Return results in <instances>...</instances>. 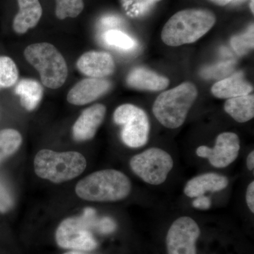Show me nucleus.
<instances>
[{
	"mask_svg": "<svg viewBox=\"0 0 254 254\" xmlns=\"http://www.w3.org/2000/svg\"><path fill=\"white\" fill-rule=\"evenodd\" d=\"M131 183L126 175L116 170H103L91 174L78 182L76 193L89 201H118L127 198Z\"/></svg>",
	"mask_w": 254,
	"mask_h": 254,
	"instance_id": "obj_2",
	"label": "nucleus"
},
{
	"mask_svg": "<svg viewBox=\"0 0 254 254\" xmlns=\"http://www.w3.org/2000/svg\"><path fill=\"white\" fill-rule=\"evenodd\" d=\"M247 168H248L249 170H254V151L252 150V152L249 154L248 157H247Z\"/></svg>",
	"mask_w": 254,
	"mask_h": 254,
	"instance_id": "obj_29",
	"label": "nucleus"
},
{
	"mask_svg": "<svg viewBox=\"0 0 254 254\" xmlns=\"http://www.w3.org/2000/svg\"><path fill=\"white\" fill-rule=\"evenodd\" d=\"M114 122L123 127L121 138L130 148L143 146L148 141L150 123L144 110L131 104L120 105L113 115Z\"/></svg>",
	"mask_w": 254,
	"mask_h": 254,
	"instance_id": "obj_6",
	"label": "nucleus"
},
{
	"mask_svg": "<svg viewBox=\"0 0 254 254\" xmlns=\"http://www.w3.org/2000/svg\"><path fill=\"white\" fill-rule=\"evenodd\" d=\"M111 86V81L105 78H85L68 92V102L75 105L88 104L108 93Z\"/></svg>",
	"mask_w": 254,
	"mask_h": 254,
	"instance_id": "obj_11",
	"label": "nucleus"
},
{
	"mask_svg": "<svg viewBox=\"0 0 254 254\" xmlns=\"http://www.w3.org/2000/svg\"><path fill=\"white\" fill-rule=\"evenodd\" d=\"M19 11L15 16L13 28L18 34L37 26L43 15L39 0H17Z\"/></svg>",
	"mask_w": 254,
	"mask_h": 254,
	"instance_id": "obj_16",
	"label": "nucleus"
},
{
	"mask_svg": "<svg viewBox=\"0 0 254 254\" xmlns=\"http://www.w3.org/2000/svg\"><path fill=\"white\" fill-rule=\"evenodd\" d=\"M76 66L83 74L95 78L109 76L115 70L113 57L105 52H87L80 57Z\"/></svg>",
	"mask_w": 254,
	"mask_h": 254,
	"instance_id": "obj_12",
	"label": "nucleus"
},
{
	"mask_svg": "<svg viewBox=\"0 0 254 254\" xmlns=\"http://www.w3.org/2000/svg\"><path fill=\"white\" fill-rule=\"evenodd\" d=\"M89 219L82 215L65 219L60 223L55 235L57 244L61 248L90 252L98 246L91 231Z\"/></svg>",
	"mask_w": 254,
	"mask_h": 254,
	"instance_id": "obj_8",
	"label": "nucleus"
},
{
	"mask_svg": "<svg viewBox=\"0 0 254 254\" xmlns=\"http://www.w3.org/2000/svg\"><path fill=\"white\" fill-rule=\"evenodd\" d=\"M128 86L142 91H160L169 86L168 78L145 67H136L132 69L127 77Z\"/></svg>",
	"mask_w": 254,
	"mask_h": 254,
	"instance_id": "obj_15",
	"label": "nucleus"
},
{
	"mask_svg": "<svg viewBox=\"0 0 254 254\" xmlns=\"http://www.w3.org/2000/svg\"><path fill=\"white\" fill-rule=\"evenodd\" d=\"M254 0H251L250 2V9L251 11H252V14H254Z\"/></svg>",
	"mask_w": 254,
	"mask_h": 254,
	"instance_id": "obj_32",
	"label": "nucleus"
},
{
	"mask_svg": "<svg viewBox=\"0 0 254 254\" xmlns=\"http://www.w3.org/2000/svg\"><path fill=\"white\" fill-rule=\"evenodd\" d=\"M197 95L194 84L190 82L182 83L159 95L153 104V115L166 128H179L185 123Z\"/></svg>",
	"mask_w": 254,
	"mask_h": 254,
	"instance_id": "obj_3",
	"label": "nucleus"
},
{
	"mask_svg": "<svg viewBox=\"0 0 254 254\" xmlns=\"http://www.w3.org/2000/svg\"><path fill=\"white\" fill-rule=\"evenodd\" d=\"M84 8L83 0H56L55 14L60 20L76 18Z\"/></svg>",
	"mask_w": 254,
	"mask_h": 254,
	"instance_id": "obj_23",
	"label": "nucleus"
},
{
	"mask_svg": "<svg viewBox=\"0 0 254 254\" xmlns=\"http://www.w3.org/2000/svg\"><path fill=\"white\" fill-rule=\"evenodd\" d=\"M95 229L101 234H109L115 231L116 224L113 219L105 217L98 220Z\"/></svg>",
	"mask_w": 254,
	"mask_h": 254,
	"instance_id": "obj_26",
	"label": "nucleus"
},
{
	"mask_svg": "<svg viewBox=\"0 0 254 254\" xmlns=\"http://www.w3.org/2000/svg\"><path fill=\"white\" fill-rule=\"evenodd\" d=\"M24 56L39 72L44 86L57 89L66 81L67 64L59 50L53 45L48 43L30 45L24 50Z\"/></svg>",
	"mask_w": 254,
	"mask_h": 254,
	"instance_id": "obj_5",
	"label": "nucleus"
},
{
	"mask_svg": "<svg viewBox=\"0 0 254 254\" xmlns=\"http://www.w3.org/2000/svg\"><path fill=\"white\" fill-rule=\"evenodd\" d=\"M173 166L171 155L158 148H149L132 157L130 160V167L133 173L151 185L164 183Z\"/></svg>",
	"mask_w": 254,
	"mask_h": 254,
	"instance_id": "obj_7",
	"label": "nucleus"
},
{
	"mask_svg": "<svg viewBox=\"0 0 254 254\" xmlns=\"http://www.w3.org/2000/svg\"><path fill=\"white\" fill-rule=\"evenodd\" d=\"M247 205L252 213H254V182H252L247 187L246 192Z\"/></svg>",
	"mask_w": 254,
	"mask_h": 254,
	"instance_id": "obj_28",
	"label": "nucleus"
},
{
	"mask_svg": "<svg viewBox=\"0 0 254 254\" xmlns=\"http://www.w3.org/2000/svg\"><path fill=\"white\" fill-rule=\"evenodd\" d=\"M106 108L103 104L92 105L83 110L73 126V136L78 141H88L95 136L104 120Z\"/></svg>",
	"mask_w": 254,
	"mask_h": 254,
	"instance_id": "obj_13",
	"label": "nucleus"
},
{
	"mask_svg": "<svg viewBox=\"0 0 254 254\" xmlns=\"http://www.w3.org/2000/svg\"><path fill=\"white\" fill-rule=\"evenodd\" d=\"M103 42L108 46L123 50H131L136 48V41L119 30H109L103 35Z\"/></svg>",
	"mask_w": 254,
	"mask_h": 254,
	"instance_id": "obj_21",
	"label": "nucleus"
},
{
	"mask_svg": "<svg viewBox=\"0 0 254 254\" xmlns=\"http://www.w3.org/2000/svg\"><path fill=\"white\" fill-rule=\"evenodd\" d=\"M252 91L253 86L246 81L242 72L235 73L230 77L217 82L211 88L214 96L220 99H230L249 95Z\"/></svg>",
	"mask_w": 254,
	"mask_h": 254,
	"instance_id": "obj_17",
	"label": "nucleus"
},
{
	"mask_svg": "<svg viewBox=\"0 0 254 254\" xmlns=\"http://www.w3.org/2000/svg\"><path fill=\"white\" fill-rule=\"evenodd\" d=\"M64 254H88L85 253V252H81V251H71V252H66Z\"/></svg>",
	"mask_w": 254,
	"mask_h": 254,
	"instance_id": "obj_31",
	"label": "nucleus"
},
{
	"mask_svg": "<svg viewBox=\"0 0 254 254\" xmlns=\"http://www.w3.org/2000/svg\"><path fill=\"white\" fill-rule=\"evenodd\" d=\"M15 93L20 97V102L25 109L31 111L41 103L43 95V86L33 79H23L18 82Z\"/></svg>",
	"mask_w": 254,
	"mask_h": 254,
	"instance_id": "obj_19",
	"label": "nucleus"
},
{
	"mask_svg": "<svg viewBox=\"0 0 254 254\" xmlns=\"http://www.w3.org/2000/svg\"><path fill=\"white\" fill-rule=\"evenodd\" d=\"M229 185L226 177L220 174L208 173L198 175L187 182L184 193L190 198L204 195L207 192L225 190Z\"/></svg>",
	"mask_w": 254,
	"mask_h": 254,
	"instance_id": "obj_14",
	"label": "nucleus"
},
{
	"mask_svg": "<svg viewBox=\"0 0 254 254\" xmlns=\"http://www.w3.org/2000/svg\"><path fill=\"white\" fill-rule=\"evenodd\" d=\"M254 25L245 33L232 37L231 46L239 56H243L254 49Z\"/></svg>",
	"mask_w": 254,
	"mask_h": 254,
	"instance_id": "obj_24",
	"label": "nucleus"
},
{
	"mask_svg": "<svg viewBox=\"0 0 254 254\" xmlns=\"http://www.w3.org/2000/svg\"><path fill=\"white\" fill-rule=\"evenodd\" d=\"M240 150V138L236 133L224 132L217 137L213 148L201 145L197 148L196 155L208 159L215 168H225L236 160Z\"/></svg>",
	"mask_w": 254,
	"mask_h": 254,
	"instance_id": "obj_10",
	"label": "nucleus"
},
{
	"mask_svg": "<svg viewBox=\"0 0 254 254\" xmlns=\"http://www.w3.org/2000/svg\"><path fill=\"white\" fill-rule=\"evenodd\" d=\"M200 234L199 227L193 219L188 216L177 219L167 235L168 254H196L195 243Z\"/></svg>",
	"mask_w": 254,
	"mask_h": 254,
	"instance_id": "obj_9",
	"label": "nucleus"
},
{
	"mask_svg": "<svg viewBox=\"0 0 254 254\" xmlns=\"http://www.w3.org/2000/svg\"><path fill=\"white\" fill-rule=\"evenodd\" d=\"M18 71L16 64L9 57H0V87L9 88L18 81Z\"/></svg>",
	"mask_w": 254,
	"mask_h": 254,
	"instance_id": "obj_22",
	"label": "nucleus"
},
{
	"mask_svg": "<svg viewBox=\"0 0 254 254\" xmlns=\"http://www.w3.org/2000/svg\"><path fill=\"white\" fill-rule=\"evenodd\" d=\"M0 88H1V87H0Z\"/></svg>",
	"mask_w": 254,
	"mask_h": 254,
	"instance_id": "obj_33",
	"label": "nucleus"
},
{
	"mask_svg": "<svg viewBox=\"0 0 254 254\" xmlns=\"http://www.w3.org/2000/svg\"><path fill=\"white\" fill-rule=\"evenodd\" d=\"M192 205L195 208L199 209V210H208L211 206V200L209 197L205 196L204 195H200V196L195 197Z\"/></svg>",
	"mask_w": 254,
	"mask_h": 254,
	"instance_id": "obj_27",
	"label": "nucleus"
},
{
	"mask_svg": "<svg viewBox=\"0 0 254 254\" xmlns=\"http://www.w3.org/2000/svg\"><path fill=\"white\" fill-rule=\"evenodd\" d=\"M210 1L213 2L214 4L218 5V6H225L231 2L233 0H210Z\"/></svg>",
	"mask_w": 254,
	"mask_h": 254,
	"instance_id": "obj_30",
	"label": "nucleus"
},
{
	"mask_svg": "<svg viewBox=\"0 0 254 254\" xmlns=\"http://www.w3.org/2000/svg\"><path fill=\"white\" fill-rule=\"evenodd\" d=\"M22 143L21 133L15 129L0 130V163L14 154Z\"/></svg>",
	"mask_w": 254,
	"mask_h": 254,
	"instance_id": "obj_20",
	"label": "nucleus"
},
{
	"mask_svg": "<svg viewBox=\"0 0 254 254\" xmlns=\"http://www.w3.org/2000/svg\"><path fill=\"white\" fill-rule=\"evenodd\" d=\"M13 205L12 196L7 187L0 181V212L7 211Z\"/></svg>",
	"mask_w": 254,
	"mask_h": 254,
	"instance_id": "obj_25",
	"label": "nucleus"
},
{
	"mask_svg": "<svg viewBox=\"0 0 254 254\" xmlns=\"http://www.w3.org/2000/svg\"><path fill=\"white\" fill-rule=\"evenodd\" d=\"M215 22V15L210 10H182L165 23L162 31V41L172 47L194 43L206 34Z\"/></svg>",
	"mask_w": 254,
	"mask_h": 254,
	"instance_id": "obj_1",
	"label": "nucleus"
},
{
	"mask_svg": "<svg viewBox=\"0 0 254 254\" xmlns=\"http://www.w3.org/2000/svg\"><path fill=\"white\" fill-rule=\"evenodd\" d=\"M86 168V160L78 152H59L43 149L34 159L35 172L38 177L54 183L76 178Z\"/></svg>",
	"mask_w": 254,
	"mask_h": 254,
	"instance_id": "obj_4",
	"label": "nucleus"
},
{
	"mask_svg": "<svg viewBox=\"0 0 254 254\" xmlns=\"http://www.w3.org/2000/svg\"><path fill=\"white\" fill-rule=\"evenodd\" d=\"M224 109L237 123H247L254 117V96L249 94L230 98Z\"/></svg>",
	"mask_w": 254,
	"mask_h": 254,
	"instance_id": "obj_18",
	"label": "nucleus"
}]
</instances>
